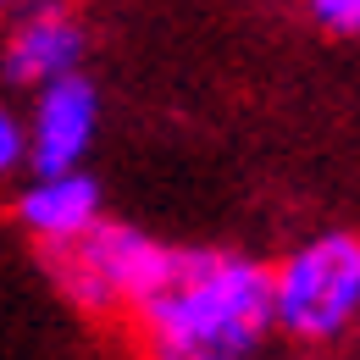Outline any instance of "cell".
<instances>
[{"label": "cell", "instance_id": "1", "mask_svg": "<svg viewBox=\"0 0 360 360\" xmlns=\"http://www.w3.org/2000/svg\"><path fill=\"white\" fill-rule=\"evenodd\" d=\"M134 333L161 360H238L277 327L271 271L227 250H172L161 283L134 305Z\"/></svg>", "mask_w": 360, "mask_h": 360}, {"label": "cell", "instance_id": "2", "mask_svg": "<svg viewBox=\"0 0 360 360\" xmlns=\"http://www.w3.org/2000/svg\"><path fill=\"white\" fill-rule=\"evenodd\" d=\"M39 255L61 300L78 305L84 316H134V305L161 283L172 261L167 244L122 222H94L67 244H39Z\"/></svg>", "mask_w": 360, "mask_h": 360}, {"label": "cell", "instance_id": "3", "mask_svg": "<svg viewBox=\"0 0 360 360\" xmlns=\"http://www.w3.org/2000/svg\"><path fill=\"white\" fill-rule=\"evenodd\" d=\"M277 327L300 344H333L360 321V238L316 233L271 271Z\"/></svg>", "mask_w": 360, "mask_h": 360}, {"label": "cell", "instance_id": "4", "mask_svg": "<svg viewBox=\"0 0 360 360\" xmlns=\"http://www.w3.org/2000/svg\"><path fill=\"white\" fill-rule=\"evenodd\" d=\"M94 128H100V94L84 72L50 78L34 94L28 111V167L34 172H67L89 155Z\"/></svg>", "mask_w": 360, "mask_h": 360}, {"label": "cell", "instance_id": "5", "mask_svg": "<svg viewBox=\"0 0 360 360\" xmlns=\"http://www.w3.org/2000/svg\"><path fill=\"white\" fill-rule=\"evenodd\" d=\"M78 56H84V28L61 0H28L11 17V34H6V78L11 84L45 89L50 78L78 72Z\"/></svg>", "mask_w": 360, "mask_h": 360}, {"label": "cell", "instance_id": "6", "mask_svg": "<svg viewBox=\"0 0 360 360\" xmlns=\"http://www.w3.org/2000/svg\"><path fill=\"white\" fill-rule=\"evenodd\" d=\"M17 222L39 244H67L100 222V183L78 167L67 172H34V183L17 194Z\"/></svg>", "mask_w": 360, "mask_h": 360}, {"label": "cell", "instance_id": "7", "mask_svg": "<svg viewBox=\"0 0 360 360\" xmlns=\"http://www.w3.org/2000/svg\"><path fill=\"white\" fill-rule=\"evenodd\" d=\"M28 167V122H17L11 111L0 117V172Z\"/></svg>", "mask_w": 360, "mask_h": 360}, {"label": "cell", "instance_id": "8", "mask_svg": "<svg viewBox=\"0 0 360 360\" xmlns=\"http://www.w3.org/2000/svg\"><path fill=\"white\" fill-rule=\"evenodd\" d=\"M311 17L333 34H360V0H311Z\"/></svg>", "mask_w": 360, "mask_h": 360}]
</instances>
